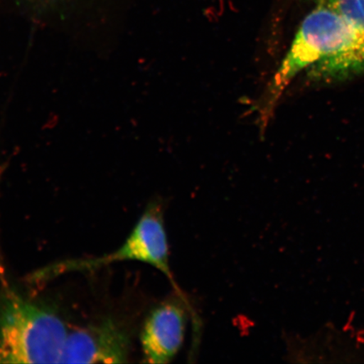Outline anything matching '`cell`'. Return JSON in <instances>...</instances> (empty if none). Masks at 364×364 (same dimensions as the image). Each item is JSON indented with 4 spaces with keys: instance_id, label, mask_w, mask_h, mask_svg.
I'll return each mask as SVG.
<instances>
[{
    "instance_id": "6da1fadb",
    "label": "cell",
    "mask_w": 364,
    "mask_h": 364,
    "mask_svg": "<svg viewBox=\"0 0 364 364\" xmlns=\"http://www.w3.org/2000/svg\"><path fill=\"white\" fill-rule=\"evenodd\" d=\"M304 70L317 81H341L363 74L364 33L321 4L309 13L259 105L262 129L290 82Z\"/></svg>"
},
{
    "instance_id": "7a4b0ae2",
    "label": "cell",
    "mask_w": 364,
    "mask_h": 364,
    "mask_svg": "<svg viewBox=\"0 0 364 364\" xmlns=\"http://www.w3.org/2000/svg\"><path fill=\"white\" fill-rule=\"evenodd\" d=\"M68 335L55 314L11 289L0 295V363H60Z\"/></svg>"
},
{
    "instance_id": "3957f363",
    "label": "cell",
    "mask_w": 364,
    "mask_h": 364,
    "mask_svg": "<svg viewBox=\"0 0 364 364\" xmlns=\"http://www.w3.org/2000/svg\"><path fill=\"white\" fill-rule=\"evenodd\" d=\"M190 309L184 293L174 290L151 309L140 336L145 363L165 364L174 360L184 344Z\"/></svg>"
},
{
    "instance_id": "277c9868",
    "label": "cell",
    "mask_w": 364,
    "mask_h": 364,
    "mask_svg": "<svg viewBox=\"0 0 364 364\" xmlns=\"http://www.w3.org/2000/svg\"><path fill=\"white\" fill-rule=\"evenodd\" d=\"M129 351L127 331L107 320L68 334L60 363H124Z\"/></svg>"
},
{
    "instance_id": "5b68a950",
    "label": "cell",
    "mask_w": 364,
    "mask_h": 364,
    "mask_svg": "<svg viewBox=\"0 0 364 364\" xmlns=\"http://www.w3.org/2000/svg\"><path fill=\"white\" fill-rule=\"evenodd\" d=\"M126 242L133 252L134 261L156 268L171 282L175 290L181 291L171 267L165 207L161 201L154 200L148 204Z\"/></svg>"
},
{
    "instance_id": "8992f818",
    "label": "cell",
    "mask_w": 364,
    "mask_h": 364,
    "mask_svg": "<svg viewBox=\"0 0 364 364\" xmlns=\"http://www.w3.org/2000/svg\"><path fill=\"white\" fill-rule=\"evenodd\" d=\"M320 4L338 13L364 33V0H321Z\"/></svg>"
}]
</instances>
